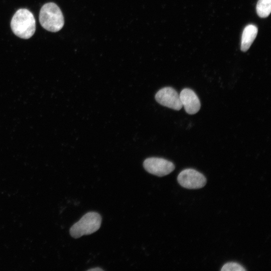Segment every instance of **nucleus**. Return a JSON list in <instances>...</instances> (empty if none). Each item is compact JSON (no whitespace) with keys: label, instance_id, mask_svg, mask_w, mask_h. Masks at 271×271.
<instances>
[{"label":"nucleus","instance_id":"10","mask_svg":"<svg viewBox=\"0 0 271 271\" xmlns=\"http://www.w3.org/2000/svg\"><path fill=\"white\" fill-rule=\"evenodd\" d=\"M221 271H245L246 269L240 264L236 262H228L224 264Z\"/></svg>","mask_w":271,"mask_h":271},{"label":"nucleus","instance_id":"8","mask_svg":"<svg viewBox=\"0 0 271 271\" xmlns=\"http://www.w3.org/2000/svg\"><path fill=\"white\" fill-rule=\"evenodd\" d=\"M257 28L253 25H248L244 29L241 43V50L245 52L249 48L257 34Z\"/></svg>","mask_w":271,"mask_h":271},{"label":"nucleus","instance_id":"2","mask_svg":"<svg viewBox=\"0 0 271 271\" xmlns=\"http://www.w3.org/2000/svg\"><path fill=\"white\" fill-rule=\"evenodd\" d=\"M39 21L46 30L57 32L64 24V19L59 7L55 3L50 2L44 5L40 11Z\"/></svg>","mask_w":271,"mask_h":271},{"label":"nucleus","instance_id":"6","mask_svg":"<svg viewBox=\"0 0 271 271\" xmlns=\"http://www.w3.org/2000/svg\"><path fill=\"white\" fill-rule=\"evenodd\" d=\"M155 99L161 105L174 110H179L182 107L179 94L171 87L159 90L155 95Z\"/></svg>","mask_w":271,"mask_h":271},{"label":"nucleus","instance_id":"4","mask_svg":"<svg viewBox=\"0 0 271 271\" xmlns=\"http://www.w3.org/2000/svg\"><path fill=\"white\" fill-rule=\"evenodd\" d=\"M177 180L183 187L189 189H197L203 187L206 179L202 173L193 169H186L178 175Z\"/></svg>","mask_w":271,"mask_h":271},{"label":"nucleus","instance_id":"9","mask_svg":"<svg viewBox=\"0 0 271 271\" xmlns=\"http://www.w3.org/2000/svg\"><path fill=\"white\" fill-rule=\"evenodd\" d=\"M271 12V0H258L256 5V12L261 18H266Z\"/></svg>","mask_w":271,"mask_h":271},{"label":"nucleus","instance_id":"3","mask_svg":"<svg viewBox=\"0 0 271 271\" xmlns=\"http://www.w3.org/2000/svg\"><path fill=\"white\" fill-rule=\"evenodd\" d=\"M101 217L96 212H89L74 223L70 229L72 237L77 238L96 232L100 227Z\"/></svg>","mask_w":271,"mask_h":271},{"label":"nucleus","instance_id":"7","mask_svg":"<svg viewBox=\"0 0 271 271\" xmlns=\"http://www.w3.org/2000/svg\"><path fill=\"white\" fill-rule=\"evenodd\" d=\"M180 98L186 112L189 114L196 113L200 109V100L192 89L188 88L183 89L180 92Z\"/></svg>","mask_w":271,"mask_h":271},{"label":"nucleus","instance_id":"1","mask_svg":"<svg viewBox=\"0 0 271 271\" xmlns=\"http://www.w3.org/2000/svg\"><path fill=\"white\" fill-rule=\"evenodd\" d=\"M11 29L16 36L24 39L30 38L35 33L36 22L33 14L26 9L16 11L11 22Z\"/></svg>","mask_w":271,"mask_h":271},{"label":"nucleus","instance_id":"11","mask_svg":"<svg viewBox=\"0 0 271 271\" xmlns=\"http://www.w3.org/2000/svg\"><path fill=\"white\" fill-rule=\"evenodd\" d=\"M88 270H90V271L97 270V271H99V270H103V269L102 268H99V267H95V268L89 269H88Z\"/></svg>","mask_w":271,"mask_h":271},{"label":"nucleus","instance_id":"5","mask_svg":"<svg viewBox=\"0 0 271 271\" xmlns=\"http://www.w3.org/2000/svg\"><path fill=\"white\" fill-rule=\"evenodd\" d=\"M143 166L148 172L159 177H163L169 174L175 168L172 162L163 158L157 157L146 159L144 162Z\"/></svg>","mask_w":271,"mask_h":271}]
</instances>
